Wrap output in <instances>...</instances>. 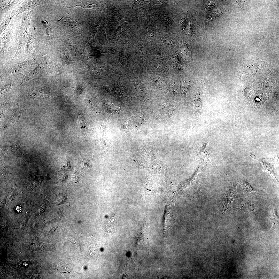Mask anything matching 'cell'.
Returning a JSON list of instances; mask_svg holds the SVG:
<instances>
[{
    "mask_svg": "<svg viewBox=\"0 0 279 279\" xmlns=\"http://www.w3.org/2000/svg\"><path fill=\"white\" fill-rule=\"evenodd\" d=\"M71 2V3H70L69 5L64 6L65 9L71 8L68 14L73 8L77 6L92 9L106 13L109 12L107 4L102 1L76 0L72 1Z\"/></svg>",
    "mask_w": 279,
    "mask_h": 279,
    "instance_id": "cell-1",
    "label": "cell"
},
{
    "mask_svg": "<svg viewBox=\"0 0 279 279\" xmlns=\"http://www.w3.org/2000/svg\"><path fill=\"white\" fill-rule=\"evenodd\" d=\"M237 182L232 181L227 187L226 192L223 199V205L222 211L225 213L227 210L230 208L233 199L239 196L236 190Z\"/></svg>",
    "mask_w": 279,
    "mask_h": 279,
    "instance_id": "cell-2",
    "label": "cell"
},
{
    "mask_svg": "<svg viewBox=\"0 0 279 279\" xmlns=\"http://www.w3.org/2000/svg\"><path fill=\"white\" fill-rule=\"evenodd\" d=\"M250 155L251 157L261 163L263 166V172L269 173L274 180L278 181L275 173L274 166L278 159V156H276L272 158H265L256 156L252 153H250Z\"/></svg>",
    "mask_w": 279,
    "mask_h": 279,
    "instance_id": "cell-3",
    "label": "cell"
},
{
    "mask_svg": "<svg viewBox=\"0 0 279 279\" xmlns=\"http://www.w3.org/2000/svg\"><path fill=\"white\" fill-rule=\"evenodd\" d=\"M89 44L91 48L90 53L89 54L88 59H90L94 57L104 53H108L115 54L117 51L114 48L112 47H105L100 45L93 38L89 42Z\"/></svg>",
    "mask_w": 279,
    "mask_h": 279,
    "instance_id": "cell-4",
    "label": "cell"
},
{
    "mask_svg": "<svg viewBox=\"0 0 279 279\" xmlns=\"http://www.w3.org/2000/svg\"><path fill=\"white\" fill-rule=\"evenodd\" d=\"M58 21L63 27L70 32L76 35L80 34L81 27L84 21L80 22L76 21L66 14Z\"/></svg>",
    "mask_w": 279,
    "mask_h": 279,
    "instance_id": "cell-5",
    "label": "cell"
},
{
    "mask_svg": "<svg viewBox=\"0 0 279 279\" xmlns=\"http://www.w3.org/2000/svg\"><path fill=\"white\" fill-rule=\"evenodd\" d=\"M107 21V18L103 17L97 22L91 25L89 29L87 39L84 43H86L89 42L91 38H94L97 33L100 31L104 32L106 39L105 30Z\"/></svg>",
    "mask_w": 279,
    "mask_h": 279,
    "instance_id": "cell-6",
    "label": "cell"
},
{
    "mask_svg": "<svg viewBox=\"0 0 279 279\" xmlns=\"http://www.w3.org/2000/svg\"><path fill=\"white\" fill-rule=\"evenodd\" d=\"M193 112L196 116L201 115L203 113L201 97L199 91L195 94L193 97Z\"/></svg>",
    "mask_w": 279,
    "mask_h": 279,
    "instance_id": "cell-7",
    "label": "cell"
},
{
    "mask_svg": "<svg viewBox=\"0 0 279 279\" xmlns=\"http://www.w3.org/2000/svg\"><path fill=\"white\" fill-rule=\"evenodd\" d=\"M208 146V142H206L204 143L200 148L198 152L197 156L204 162L210 163L221 170L217 166H215L211 161L210 157L207 149Z\"/></svg>",
    "mask_w": 279,
    "mask_h": 279,
    "instance_id": "cell-8",
    "label": "cell"
},
{
    "mask_svg": "<svg viewBox=\"0 0 279 279\" xmlns=\"http://www.w3.org/2000/svg\"><path fill=\"white\" fill-rule=\"evenodd\" d=\"M239 183L242 185L245 196L254 195L259 193V190L254 188L248 183L246 180H240Z\"/></svg>",
    "mask_w": 279,
    "mask_h": 279,
    "instance_id": "cell-9",
    "label": "cell"
},
{
    "mask_svg": "<svg viewBox=\"0 0 279 279\" xmlns=\"http://www.w3.org/2000/svg\"><path fill=\"white\" fill-rule=\"evenodd\" d=\"M87 125L84 118L81 115L78 116L76 130L80 136L84 137L87 130Z\"/></svg>",
    "mask_w": 279,
    "mask_h": 279,
    "instance_id": "cell-10",
    "label": "cell"
},
{
    "mask_svg": "<svg viewBox=\"0 0 279 279\" xmlns=\"http://www.w3.org/2000/svg\"><path fill=\"white\" fill-rule=\"evenodd\" d=\"M20 146V145H15L8 147L1 146V157L7 152L19 149Z\"/></svg>",
    "mask_w": 279,
    "mask_h": 279,
    "instance_id": "cell-11",
    "label": "cell"
},
{
    "mask_svg": "<svg viewBox=\"0 0 279 279\" xmlns=\"http://www.w3.org/2000/svg\"><path fill=\"white\" fill-rule=\"evenodd\" d=\"M123 24L119 26L116 31V33L113 39H118L124 37L125 31L124 30Z\"/></svg>",
    "mask_w": 279,
    "mask_h": 279,
    "instance_id": "cell-12",
    "label": "cell"
},
{
    "mask_svg": "<svg viewBox=\"0 0 279 279\" xmlns=\"http://www.w3.org/2000/svg\"><path fill=\"white\" fill-rule=\"evenodd\" d=\"M63 163L60 171H70L71 169V166L69 162L68 161L66 160Z\"/></svg>",
    "mask_w": 279,
    "mask_h": 279,
    "instance_id": "cell-13",
    "label": "cell"
},
{
    "mask_svg": "<svg viewBox=\"0 0 279 279\" xmlns=\"http://www.w3.org/2000/svg\"><path fill=\"white\" fill-rule=\"evenodd\" d=\"M45 26L46 30L47 37L48 39H49L51 38L52 35V31L51 29L47 25H45Z\"/></svg>",
    "mask_w": 279,
    "mask_h": 279,
    "instance_id": "cell-14",
    "label": "cell"
},
{
    "mask_svg": "<svg viewBox=\"0 0 279 279\" xmlns=\"http://www.w3.org/2000/svg\"><path fill=\"white\" fill-rule=\"evenodd\" d=\"M1 162L2 163V165L1 166V170H2V172H3L4 175H10V173L6 169V168L4 167L3 165L2 164V162L0 160Z\"/></svg>",
    "mask_w": 279,
    "mask_h": 279,
    "instance_id": "cell-15",
    "label": "cell"
},
{
    "mask_svg": "<svg viewBox=\"0 0 279 279\" xmlns=\"http://www.w3.org/2000/svg\"><path fill=\"white\" fill-rule=\"evenodd\" d=\"M11 88V85L8 84L3 86L1 89V90L2 91H7L10 89Z\"/></svg>",
    "mask_w": 279,
    "mask_h": 279,
    "instance_id": "cell-16",
    "label": "cell"
},
{
    "mask_svg": "<svg viewBox=\"0 0 279 279\" xmlns=\"http://www.w3.org/2000/svg\"><path fill=\"white\" fill-rule=\"evenodd\" d=\"M21 266L24 268H27L29 266V263L27 261H23L21 263Z\"/></svg>",
    "mask_w": 279,
    "mask_h": 279,
    "instance_id": "cell-17",
    "label": "cell"
},
{
    "mask_svg": "<svg viewBox=\"0 0 279 279\" xmlns=\"http://www.w3.org/2000/svg\"><path fill=\"white\" fill-rule=\"evenodd\" d=\"M16 210L18 212H20L21 211V207L18 206L17 207Z\"/></svg>",
    "mask_w": 279,
    "mask_h": 279,
    "instance_id": "cell-18",
    "label": "cell"
},
{
    "mask_svg": "<svg viewBox=\"0 0 279 279\" xmlns=\"http://www.w3.org/2000/svg\"><path fill=\"white\" fill-rule=\"evenodd\" d=\"M30 244L32 245H33L35 244L33 242H32Z\"/></svg>",
    "mask_w": 279,
    "mask_h": 279,
    "instance_id": "cell-19",
    "label": "cell"
}]
</instances>
